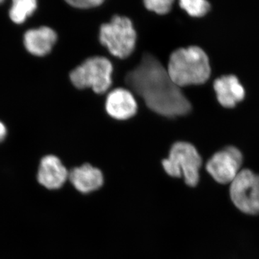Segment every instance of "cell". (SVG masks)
I'll return each mask as SVG.
<instances>
[{
    "mask_svg": "<svg viewBox=\"0 0 259 259\" xmlns=\"http://www.w3.org/2000/svg\"><path fill=\"white\" fill-rule=\"evenodd\" d=\"M37 8L35 0H15L10 10V18L15 23H24Z\"/></svg>",
    "mask_w": 259,
    "mask_h": 259,
    "instance_id": "4fadbf2b",
    "label": "cell"
},
{
    "mask_svg": "<svg viewBox=\"0 0 259 259\" xmlns=\"http://www.w3.org/2000/svg\"><path fill=\"white\" fill-rule=\"evenodd\" d=\"M7 132L8 131H7L6 126L3 122H0V142L4 141L7 136Z\"/></svg>",
    "mask_w": 259,
    "mask_h": 259,
    "instance_id": "e0dca14e",
    "label": "cell"
},
{
    "mask_svg": "<svg viewBox=\"0 0 259 259\" xmlns=\"http://www.w3.org/2000/svg\"><path fill=\"white\" fill-rule=\"evenodd\" d=\"M57 40V34L49 27L31 29L24 35V45L30 54L36 56L47 55Z\"/></svg>",
    "mask_w": 259,
    "mask_h": 259,
    "instance_id": "7c38bea8",
    "label": "cell"
},
{
    "mask_svg": "<svg viewBox=\"0 0 259 259\" xmlns=\"http://www.w3.org/2000/svg\"><path fill=\"white\" fill-rule=\"evenodd\" d=\"M202 160L193 145L177 142L171 146L169 156L162 161L163 169L170 177H184L185 183L196 187L199 181V169Z\"/></svg>",
    "mask_w": 259,
    "mask_h": 259,
    "instance_id": "3957f363",
    "label": "cell"
},
{
    "mask_svg": "<svg viewBox=\"0 0 259 259\" xmlns=\"http://www.w3.org/2000/svg\"><path fill=\"white\" fill-rule=\"evenodd\" d=\"M69 172L61 160L54 155L42 158L37 173V180L40 185L49 190H58L69 179Z\"/></svg>",
    "mask_w": 259,
    "mask_h": 259,
    "instance_id": "ba28073f",
    "label": "cell"
},
{
    "mask_svg": "<svg viewBox=\"0 0 259 259\" xmlns=\"http://www.w3.org/2000/svg\"><path fill=\"white\" fill-rule=\"evenodd\" d=\"M167 71L172 81L180 88L202 84L211 74L208 56L198 47L182 48L174 51Z\"/></svg>",
    "mask_w": 259,
    "mask_h": 259,
    "instance_id": "7a4b0ae2",
    "label": "cell"
},
{
    "mask_svg": "<svg viewBox=\"0 0 259 259\" xmlns=\"http://www.w3.org/2000/svg\"><path fill=\"white\" fill-rule=\"evenodd\" d=\"M3 3V1H2V0H0V4H1V3Z\"/></svg>",
    "mask_w": 259,
    "mask_h": 259,
    "instance_id": "ac0fdd59",
    "label": "cell"
},
{
    "mask_svg": "<svg viewBox=\"0 0 259 259\" xmlns=\"http://www.w3.org/2000/svg\"><path fill=\"white\" fill-rule=\"evenodd\" d=\"M180 5L182 9L194 18L204 16L210 9V5L205 0H182Z\"/></svg>",
    "mask_w": 259,
    "mask_h": 259,
    "instance_id": "5bb4252c",
    "label": "cell"
},
{
    "mask_svg": "<svg viewBox=\"0 0 259 259\" xmlns=\"http://www.w3.org/2000/svg\"><path fill=\"white\" fill-rule=\"evenodd\" d=\"M235 206L245 214H259V175L249 169L239 172L230 187Z\"/></svg>",
    "mask_w": 259,
    "mask_h": 259,
    "instance_id": "8992f818",
    "label": "cell"
},
{
    "mask_svg": "<svg viewBox=\"0 0 259 259\" xmlns=\"http://www.w3.org/2000/svg\"><path fill=\"white\" fill-rule=\"evenodd\" d=\"M68 4L79 9H90L96 8L103 3L102 0H68Z\"/></svg>",
    "mask_w": 259,
    "mask_h": 259,
    "instance_id": "2e32d148",
    "label": "cell"
},
{
    "mask_svg": "<svg viewBox=\"0 0 259 259\" xmlns=\"http://www.w3.org/2000/svg\"><path fill=\"white\" fill-rule=\"evenodd\" d=\"M69 179L76 190L83 194L99 190L104 183L102 171L90 163H84L71 169Z\"/></svg>",
    "mask_w": 259,
    "mask_h": 259,
    "instance_id": "8fae6325",
    "label": "cell"
},
{
    "mask_svg": "<svg viewBox=\"0 0 259 259\" xmlns=\"http://www.w3.org/2000/svg\"><path fill=\"white\" fill-rule=\"evenodd\" d=\"M137 34L132 21L127 17L115 15L108 23L102 25L100 41L110 54L126 59L134 52Z\"/></svg>",
    "mask_w": 259,
    "mask_h": 259,
    "instance_id": "277c9868",
    "label": "cell"
},
{
    "mask_svg": "<svg viewBox=\"0 0 259 259\" xmlns=\"http://www.w3.org/2000/svg\"><path fill=\"white\" fill-rule=\"evenodd\" d=\"M146 8L150 11L159 15H165L171 10L174 1L172 0H146L144 1Z\"/></svg>",
    "mask_w": 259,
    "mask_h": 259,
    "instance_id": "9a60e30c",
    "label": "cell"
},
{
    "mask_svg": "<svg viewBox=\"0 0 259 259\" xmlns=\"http://www.w3.org/2000/svg\"><path fill=\"white\" fill-rule=\"evenodd\" d=\"M213 87L218 102L226 108H233L244 99V88L234 75H228L218 78L214 81Z\"/></svg>",
    "mask_w": 259,
    "mask_h": 259,
    "instance_id": "30bf717a",
    "label": "cell"
},
{
    "mask_svg": "<svg viewBox=\"0 0 259 259\" xmlns=\"http://www.w3.org/2000/svg\"><path fill=\"white\" fill-rule=\"evenodd\" d=\"M243 155L234 146H228L214 153L206 164V170L218 183L231 184L241 171Z\"/></svg>",
    "mask_w": 259,
    "mask_h": 259,
    "instance_id": "52a82bcc",
    "label": "cell"
},
{
    "mask_svg": "<svg viewBox=\"0 0 259 259\" xmlns=\"http://www.w3.org/2000/svg\"><path fill=\"white\" fill-rule=\"evenodd\" d=\"M105 107L107 113L117 120H127L136 115L138 110L134 95L122 88L115 89L109 93Z\"/></svg>",
    "mask_w": 259,
    "mask_h": 259,
    "instance_id": "9c48e42d",
    "label": "cell"
},
{
    "mask_svg": "<svg viewBox=\"0 0 259 259\" xmlns=\"http://www.w3.org/2000/svg\"><path fill=\"white\" fill-rule=\"evenodd\" d=\"M126 84L144 99L150 110L175 117L190 113L192 105L157 58L145 53L140 64L125 76Z\"/></svg>",
    "mask_w": 259,
    "mask_h": 259,
    "instance_id": "6da1fadb",
    "label": "cell"
},
{
    "mask_svg": "<svg viewBox=\"0 0 259 259\" xmlns=\"http://www.w3.org/2000/svg\"><path fill=\"white\" fill-rule=\"evenodd\" d=\"M112 65L105 57L95 56L83 61L70 73V79L76 88L93 89L97 94L106 93L112 84Z\"/></svg>",
    "mask_w": 259,
    "mask_h": 259,
    "instance_id": "5b68a950",
    "label": "cell"
}]
</instances>
